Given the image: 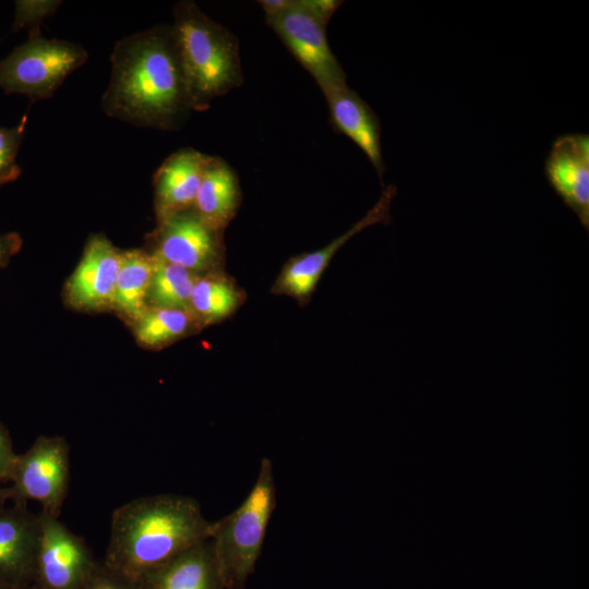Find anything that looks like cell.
Returning a JSON list of instances; mask_svg holds the SVG:
<instances>
[{
  "mask_svg": "<svg viewBox=\"0 0 589 589\" xmlns=\"http://www.w3.org/2000/svg\"><path fill=\"white\" fill-rule=\"evenodd\" d=\"M101 108L141 128L178 129L192 111L171 28L157 25L118 40Z\"/></svg>",
  "mask_w": 589,
  "mask_h": 589,
  "instance_id": "cell-1",
  "label": "cell"
},
{
  "mask_svg": "<svg viewBox=\"0 0 589 589\" xmlns=\"http://www.w3.org/2000/svg\"><path fill=\"white\" fill-rule=\"evenodd\" d=\"M212 525L200 503L190 496L157 494L134 498L111 515L103 563L136 582L177 554L208 540Z\"/></svg>",
  "mask_w": 589,
  "mask_h": 589,
  "instance_id": "cell-2",
  "label": "cell"
},
{
  "mask_svg": "<svg viewBox=\"0 0 589 589\" xmlns=\"http://www.w3.org/2000/svg\"><path fill=\"white\" fill-rule=\"evenodd\" d=\"M170 28L192 110L208 109L214 99L243 84L238 37L194 1L175 5Z\"/></svg>",
  "mask_w": 589,
  "mask_h": 589,
  "instance_id": "cell-3",
  "label": "cell"
},
{
  "mask_svg": "<svg viewBox=\"0 0 589 589\" xmlns=\"http://www.w3.org/2000/svg\"><path fill=\"white\" fill-rule=\"evenodd\" d=\"M276 506L273 464L261 460L254 485L229 515L214 521L211 540L225 589H243L261 555L266 529Z\"/></svg>",
  "mask_w": 589,
  "mask_h": 589,
  "instance_id": "cell-4",
  "label": "cell"
},
{
  "mask_svg": "<svg viewBox=\"0 0 589 589\" xmlns=\"http://www.w3.org/2000/svg\"><path fill=\"white\" fill-rule=\"evenodd\" d=\"M266 24L314 79L322 93L346 85L347 76L326 38L327 24L342 1L261 0Z\"/></svg>",
  "mask_w": 589,
  "mask_h": 589,
  "instance_id": "cell-5",
  "label": "cell"
},
{
  "mask_svg": "<svg viewBox=\"0 0 589 589\" xmlns=\"http://www.w3.org/2000/svg\"><path fill=\"white\" fill-rule=\"evenodd\" d=\"M88 59L76 43L48 39L40 27L28 31V38L0 60V88L22 94L32 101L50 98L64 80Z\"/></svg>",
  "mask_w": 589,
  "mask_h": 589,
  "instance_id": "cell-6",
  "label": "cell"
},
{
  "mask_svg": "<svg viewBox=\"0 0 589 589\" xmlns=\"http://www.w3.org/2000/svg\"><path fill=\"white\" fill-rule=\"evenodd\" d=\"M9 501L26 505L36 501L41 512L59 518L70 482V446L62 436L40 435L23 454H16L5 479Z\"/></svg>",
  "mask_w": 589,
  "mask_h": 589,
  "instance_id": "cell-7",
  "label": "cell"
},
{
  "mask_svg": "<svg viewBox=\"0 0 589 589\" xmlns=\"http://www.w3.org/2000/svg\"><path fill=\"white\" fill-rule=\"evenodd\" d=\"M39 540L32 584L37 589H81L97 564L84 538L59 518L38 513Z\"/></svg>",
  "mask_w": 589,
  "mask_h": 589,
  "instance_id": "cell-8",
  "label": "cell"
},
{
  "mask_svg": "<svg viewBox=\"0 0 589 589\" xmlns=\"http://www.w3.org/2000/svg\"><path fill=\"white\" fill-rule=\"evenodd\" d=\"M157 224L149 235V254L195 274L216 265L221 231L206 225L192 208Z\"/></svg>",
  "mask_w": 589,
  "mask_h": 589,
  "instance_id": "cell-9",
  "label": "cell"
},
{
  "mask_svg": "<svg viewBox=\"0 0 589 589\" xmlns=\"http://www.w3.org/2000/svg\"><path fill=\"white\" fill-rule=\"evenodd\" d=\"M121 252L103 233L92 235L80 263L65 283V303L82 312L112 310Z\"/></svg>",
  "mask_w": 589,
  "mask_h": 589,
  "instance_id": "cell-10",
  "label": "cell"
},
{
  "mask_svg": "<svg viewBox=\"0 0 589 589\" xmlns=\"http://www.w3.org/2000/svg\"><path fill=\"white\" fill-rule=\"evenodd\" d=\"M549 184L589 230V135L557 137L544 163Z\"/></svg>",
  "mask_w": 589,
  "mask_h": 589,
  "instance_id": "cell-11",
  "label": "cell"
},
{
  "mask_svg": "<svg viewBox=\"0 0 589 589\" xmlns=\"http://www.w3.org/2000/svg\"><path fill=\"white\" fill-rule=\"evenodd\" d=\"M38 540V514L16 504L0 512V588L32 584Z\"/></svg>",
  "mask_w": 589,
  "mask_h": 589,
  "instance_id": "cell-12",
  "label": "cell"
},
{
  "mask_svg": "<svg viewBox=\"0 0 589 589\" xmlns=\"http://www.w3.org/2000/svg\"><path fill=\"white\" fill-rule=\"evenodd\" d=\"M207 158L200 151L184 147L158 167L153 177L157 223L193 207Z\"/></svg>",
  "mask_w": 589,
  "mask_h": 589,
  "instance_id": "cell-13",
  "label": "cell"
},
{
  "mask_svg": "<svg viewBox=\"0 0 589 589\" xmlns=\"http://www.w3.org/2000/svg\"><path fill=\"white\" fill-rule=\"evenodd\" d=\"M395 195L396 187H386L375 205L345 233L334 239L323 249L303 254L289 262L280 276L279 288L284 292L298 298L310 294L328 266L329 261L349 239L372 225L388 224L392 220L390 204Z\"/></svg>",
  "mask_w": 589,
  "mask_h": 589,
  "instance_id": "cell-14",
  "label": "cell"
},
{
  "mask_svg": "<svg viewBox=\"0 0 589 589\" xmlns=\"http://www.w3.org/2000/svg\"><path fill=\"white\" fill-rule=\"evenodd\" d=\"M333 129L349 137L368 157L381 183L385 164L381 146V124L373 109L357 92L342 85L325 95Z\"/></svg>",
  "mask_w": 589,
  "mask_h": 589,
  "instance_id": "cell-15",
  "label": "cell"
},
{
  "mask_svg": "<svg viewBox=\"0 0 589 589\" xmlns=\"http://www.w3.org/2000/svg\"><path fill=\"white\" fill-rule=\"evenodd\" d=\"M139 589H225L211 539L145 574Z\"/></svg>",
  "mask_w": 589,
  "mask_h": 589,
  "instance_id": "cell-16",
  "label": "cell"
},
{
  "mask_svg": "<svg viewBox=\"0 0 589 589\" xmlns=\"http://www.w3.org/2000/svg\"><path fill=\"white\" fill-rule=\"evenodd\" d=\"M241 200L236 170L221 157L208 155L192 209L209 227L223 231Z\"/></svg>",
  "mask_w": 589,
  "mask_h": 589,
  "instance_id": "cell-17",
  "label": "cell"
},
{
  "mask_svg": "<svg viewBox=\"0 0 589 589\" xmlns=\"http://www.w3.org/2000/svg\"><path fill=\"white\" fill-rule=\"evenodd\" d=\"M154 271V259L145 250L121 252L112 310L133 325L148 309L147 298Z\"/></svg>",
  "mask_w": 589,
  "mask_h": 589,
  "instance_id": "cell-18",
  "label": "cell"
},
{
  "mask_svg": "<svg viewBox=\"0 0 589 589\" xmlns=\"http://www.w3.org/2000/svg\"><path fill=\"white\" fill-rule=\"evenodd\" d=\"M195 321L188 310L153 306L147 309L132 328L139 345L157 349L187 335Z\"/></svg>",
  "mask_w": 589,
  "mask_h": 589,
  "instance_id": "cell-19",
  "label": "cell"
},
{
  "mask_svg": "<svg viewBox=\"0 0 589 589\" xmlns=\"http://www.w3.org/2000/svg\"><path fill=\"white\" fill-rule=\"evenodd\" d=\"M152 256L154 271L147 298L148 308H173L190 311L191 294L199 275L179 265Z\"/></svg>",
  "mask_w": 589,
  "mask_h": 589,
  "instance_id": "cell-20",
  "label": "cell"
},
{
  "mask_svg": "<svg viewBox=\"0 0 589 589\" xmlns=\"http://www.w3.org/2000/svg\"><path fill=\"white\" fill-rule=\"evenodd\" d=\"M239 302V296L231 284L223 278L197 277L190 300V311L205 323L215 322L229 315Z\"/></svg>",
  "mask_w": 589,
  "mask_h": 589,
  "instance_id": "cell-21",
  "label": "cell"
},
{
  "mask_svg": "<svg viewBox=\"0 0 589 589\" xmlns=\"http://www.w3.org/2000/svg\"><path fill=\"white\" fill-rule=\"evenodd\" d=\"M26 115L13 128H0V187L15 181L21 175L16 163L20 145L26 130Z\"/></svg>",
  "mask_w": 589,
  "mask_h": 589,
  "instance_id": "cell-22",
  "label": "cell"
},
{
  "mask_svg": "<svg viewBox=\"0 0 589 589\" xmlns=\"http://www.w3.org/2000/svg\"><path fill=\"white\" fill-rule=\"evenodd\" d=\"M61 3L56 0L15 1L13 29L40 27L43 20L52 15Z\"/></svg>",
  "mask_w": 589,
  "mask_h": 589,
  "instance_id": "cell-23",
  "label": "cell"
},
{
  "mask_svg": "<svg viewBox=\"0 0 589 589\" xmlns=\"http://www.w3.org/2000/svg\"><path fill=\"white\" fill-rule=\"evenodd\" d=\"M81 589H139V587L135 581L107 567L103 561H98Z\"/></svg>",
  "mask_w": 589,
  "mask_h": 589,
  "instance_id": "cell-24",
  "label": "cell"
},
{
  "mask_svg": "<svg viewBox=\"0 0 589 589\" xmlns=\"http://www.w3.org/2000/svg\"><path fill=\"white\" fill-rule=\"evenodd\" d=\"M15 455L9 431L0 422V482L5 479Z\"/></svg>",
  "mask_w": 589,
  "mask_h": 589,
  "instance_id": "cell-25",
  "label": "cell"
},
{
  "mask_svg": "<svg viewBox=\"0 0 589 589\" xmlns=\"http://www.w3.org/2000/svg\"><path fill=\"white\" fill-rule=\"evenodd\" d=\"M22 238L16 232L0 235V269L4 268L10 260L21 250Z\"/></svg>",
  "mask_w": 589,
  "mask_h": 589,
  "instance_id": "cell-26",
  "label": "cell"
},
{
  "mask_svg": "<svg viewBox=\"0 0 589 589\" xmlns=\"http://www.w3.org/2000/svg\"><path fill=\"white\" fill-rule=\"evenodd\" d=\"M9 502L7 489L1 486L0 482V512H2Z\"/></svg>",
  "mask_w": 589,
  "mask_h": 589,
  "instance_id": "cell-27",
  "label": "cell"
},
{
  "mask_svg": "<svg viewBox=\"0 0 589 589\" xmlns=\"http://www.w3.org/2000/svg\"><path fill=\"white\" fill-rule=\"evenodd\" d=\"M0 589H37V588L33 584H28V585L8 587V588H0Z\"/></svg>",
  "mask_w": 589,
  "mask_h": 589,
  "instance_id": "cell-28",
  "label": "cell"
}]
</instances>
